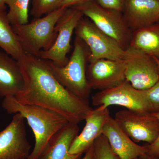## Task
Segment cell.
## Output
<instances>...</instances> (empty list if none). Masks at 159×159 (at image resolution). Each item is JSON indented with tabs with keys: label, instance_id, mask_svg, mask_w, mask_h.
I'll list each match as a JSON object with an SVG mask.
<instances>
[{
	"label": "cell",
	"instance_id": "1",
	"mask_svg": "<svg viewBox=\"0 0 159 159\" xmlns=\"http://www.w3.org/2000/svg\"><path fill=\"white\" fill-rule=\"evenodd\" d=\"M17 61L24 80L22 90L15 96L19 102L54 111L69 122L78 124L84 120L92 110L88 100L77 97L61 84L47 60L25 54Z\"/></svg>",
	"mask_w": 159,
	"mask_h": 159
},
{
	"label": "cell",
	"instance_id": "2",
	"mask_svg": "<svg viewBox=\"0 0 159 159\" xmlns=\"http://www.w3.org/2000/svg\"><path fill=\"white\" fill-rule=\"evenodd\" d=\"M2 106L9 114H20L33 131L35 144L27 159L36 158L51 138L69 122L54 111L38 106L22 104L14 96L4 97Z\"/></svg>",
	"mask_w": 159,
	"mask_h": 159
},
{
	"label": "cell",
	"instance_id": "3",
	"mask_svg": "<svg viewBox=\"0 0 159 159\" xmlns=\"http://www.w3.org/2000/svg\"><path fill=\"white\" fill-rule=\"evenodd\" d=\"M90 53L88 47L76 36L70 58L64 66H58L47 60L52 74L60 83L77 97L86 100L92 89L86 75Z\"/></svg>",
	"mask_w": 159,
	"mask_h": 159
},
{
	"label": "cell",
	"instance_id": "4",
	"mask_svg": "<svg viewBox=\"0 0 159 159\" xmlns=\"http://www.w3.org/2000/svg\"><path fill=\"white\" fill-rule=\"evenodd\" d=\"M66 8H60L30 23L12 25L26 54L39 57L41 51L48 50L56 40L55 27Z\"/></svg>",
	"mask_w": 159,
	"mask_h": 159
},
{
	"label": "cell",
	"instance_id": "5",
	"mask_svg": "<svg viewBox=\"0 0 159 159\" xmlns=\"http://www.w3.org/2000/svg\"><path fill=\"white\" fill-rule=\"evenodd\" d=\"M72 7L81 11L84 16L115 40L124 50L129 47L133 32L127 25L122 12L103 8L95 0Z\"/></svg>",
	"mask_w": 159,
	"mask_h": 159
},
{
	"label": "cell",
	"instance_id": "6",
	"mask_svg": "<svg viewBox=\"0 0 159 159\" xmlns=\"http://www.w3.org/2000/svg\"><path fill=\"white\" fill-rule=\"evenodd\" d=\"M74 31L89 49V62L98 59H122L125 50L88 18L84 16L80 20Z\"/></svg>",
	"mask_w": 159,
	"mask_h": 159
},
{
	"label": "cell",
	"instance_id": "7",
	"mask_svg": "<svg viewBox=\"0 0 159 159\" xmlns=\"http://www.w3.org/2000/svg\"><path fill=\"white\" fill-rule=\"evenodd\" d=\"M122 60L125 65V80L135 89H147L159 80L157 64L153 57L129 46L125 50Z\"/></svg>",
	"mask_w": 159,
	"mask_h": 159
},
{
	"label": "cell",
	"instance_id": "8",
	"mask_svg": "<svg viewBox=\"0 0 159 159\" xmlns=\"http://www.w3.org/2000/svg\"><path fill=\"white\" fill-rule=\"evenodd\" d=\"M92 103L95 106L103 108L117 105L133 111L151 113L144 91L135 89L126 80L116 86L100 91L95 94L92 97Z\"/></svg>",
	"mask_w": 159,
	"mask_h": 159
},
{
	"label": "cell",
	"instance_id": "9",
	"mask_svg": "<svg viewBox=\"0 0 159 159\" xmlns=\"http://www.w3.org/2000/svg\"><path fill=\"white\" fill-rule=\"evenodd\" d=\"M83 16V14L78 9L66 8L55 26L57 35L55 42L48 50L41 51L39 57L50 61L58 66H64L68 62L67 55L71 49L72 35Z\"/></svg>",
	"mask_w": 159,
	"mask_h": 159
},
{
	"label": "cell",
	"instance_id": "10",
	"mask_svg": "<svg viewBox=\"0 0 159 159\" xmlns=\"http://www.w3.org/2000/svg\"><path fill=\"white\" fill-rule=\"evenodd\" d=\"M115 121L134 142L153 143L159 135V120L151 113L124 110L115 114Z\"/></svg>",
	"mask_w": 159,
	"mask_h": 159
},
{
	"label": "cell",
	"instance_id": "11",
	"mask_svg": "<svg viewBox=\"0 0 159 159\" xmlns=\"http://www.w3.org/2000/svg\"><path fill=\"white\" fill-rule=\"evenodd\" d=\"M25 119L16 113L9 125L0 132V159H27L31 145L26 135Z\"/></svg>",
	"mask_w": 159,
	"mask_h": 159
},
{
	"label": "cell",
	"instance_id": "12",
	"mask_svg": "<svg viewBox=\"0 0 159 159\" xmlns=\"http://www.w3.org/2000/svg\"><path fill=\"white\" fill-rule=\"evenodd\" d=\"M89 63L87 78L92 89L103 90L116 86L125 80L123 60L98 59Z\"/></svg>",
	"mask_w": 159,
	"mask_h": 159
},
{
	"label": "cell",
	"instance_id": "13",
	"mask_svg": "<svg viewBox=\"0 0 159 159\" xmlns=\"http://www.w3.org/2000/svg\"><path fill=\"white\" fill-rule=\"evenodd\" d=\"M111 117L108 108L98 107L92 109L85 119L83 129L74 139L69 152L72 155H82L93 146L97 138L102 134L106 122Z\"/></svg>",
	"mask_w": 159,
	"mask_h": 159
},
{
	"label": "cell",
	"instance_id": "14",
	"mask_svg": "<svg viewBox=\"0 0 159 159\" xmlns=\"http://www.w3.org/2000/svg\"><path fill=\"white\" fill-rule=\"evenodd\" d=\"M122 13L133 32L159 23V0H126Z\"/></svg>",
	"mask_w": 159,
	"mask_h": 159
},
{
	"label": "cell",
	"instance_id": "15",
	"mask_svg": "<svg viewBox=\"0 0 159 159\" xmlns=\"http://www.w3.org/2000/svg\"><path fill=\"white\" fill-rule=\"evenodd\" d=\"M102 134L119 159H134L148 152L146 145H138L133 141L111 116L104 125Z\"/></svg>",
	"mask_w": 159,
	"mask_h": 159
},
{
	"label": "cell",
	"instance_id": "16",
	"mask_svg": "<svg viewBox=\"0 0 159 159\" xmlns=\"http://www.w3.org/2000/svg\"><path fill=\"white\" fill-rule=\"evenodd\" d=\"M77 123L68 122L53 136L35 159H80L82 155L69 152L72 142L79 134Z\"/></svg>",
	"mask_w": 159,
	"mask_h": 159
},
{
	"label": "cell",
	"instance_id": "17",
	"mask_svg": "<svg viewBox=\"0 0 159 159\" xmlns=\"http://www.w3.org/2000/svg\"><path fill=\"white\" fill-rule=\"evenodd\" d=\"M24 85V77L17 61L0 51V97H15L22 90Z\"/></svg>",
	"mask_w": 159,
	"mask_h": 159
},
{
	"label": "cell",
	"instance_id": "18",
	"mask_svg": "<svg viewBox=\"0 0 159 159\" xmlns=\"http://www.w3.org/2000/svg\"><path fill=\"white\" fill-rule=\"evenodd\" d=\"M129 46L159 60V23L133 31Z\"/></svg>",
	"mask_w": 159,
	"mask_h": 159
},
{
	"label": "cell",
	"instance_id": "19",
	"mask_svg": "<svg viewBox=\"0 0 159 159\" xmlns=\"http://www.w3.org/2000/svg\"><path fill=\"white\" fill-rule=\"evenodd\" d=\"M0 48L17 61L26 54L6 12H0Z\"/></svg>",
	"mask_w": 159,
	"mask_h": 159
},
{
	"label": "cell",
	"instance_id": "20",
	"mask_svg": "<svg viewBox=\"0 0 159 159\" xmlns=\"http://www.w3.org/2000/svg\"><path fill=\"white\" fill-rule=\"evenodd\" d=\"M31 0H4L9 8L6 13L12 25H22L29 23V9Z\"/></svg>",
	"mask_w": 159,
	"mask_h": 159
},
{
	"label": "cell",
	"instance_id": "21",
	"mask_svg": "<svg viewBox=\"0 0 159 159\" xmlns=\"http://www.w3.org/2000/svg\"><path fill=\"white\" fill-rule=\"evenodd\" d=\"M62 0H31L30 14L34 18L42 17L59 8Z\"/></svg>",
	"mask_w": 159,
	"mask_h": 159
},
{
	"label": "cell",
	"instance_id": "22",
	"mask_svg": "<svg viewBox=\"0 0 159 159\" xmlns=\"http://www.w3.org/2000/svg\"><path fill=\"white\" fill-rule=\"evenodd\" d=\"M93 147L94 159H119L103 134L96 139Z\"/></svg>",
	"mask_w": 159,
	"mask_h": 159
},
{
	"label": "cell",
	"instance_id": "23",
	"mask_svg": "<svg viewBox=\"0 0 159 159\" xmlns=\"http://www.w3.org/2000/svg\"><path fill=\"white\" fill-rule=\"evenodd\" d=\"M143 91L150 105L151 113L159 111V80L150 88Z\"/></svg>",
	"mask_w": 159,
	"mask_h": 159
},
{
	"label": "cell",
	"instance_id": "24",
	"mask_svg": "<svg viewBox=\"0 0 159 159\" xmlns=\"http://www.w3.org/2000/svg\"><path fill=\"white\" fill-rule=\"evenodd\" d=\"M126 0H95L100 6L107 9L122 12Z\"/></svg>",
	"mask_w": 159,
	"mask_h": 159
},
{
	"label": "cell",
	"instance_id": "25",
	"mask_svg": "<svg viewBox=\"0 0 159 159\" xmlns=\"http://www.w3.org/2000/svg\"><path fill=\"white\" fill-rule=\"evenodd\" d=\"M153 116L157 118L159 120V111L157 112L151 113ZM148 152L147 153L151 155L154 156H159V135L157 140L151 144H148L146 145Z\"/></svg>",
	"mask_w": 159,
	"mask_h": 159
},
{
	"label": "cell",
	"instance_id": "26",
	"mask_svg": "<svg viewBox=\"0 0 159 159\" xmlns=\"http://www.w3.org/2000/svg\"><path fill=\"white\" fill-rule=\"evenodd\" d=\"M90 1L92 0H62L60 5L59 8H70Z\"/></svg>",
	"mask_w": 159,
	"mask_h": 159
},
{
	"label": "cell",
	"instance_id": "27",
	"mask_svg": "<svg viewBox=\"0 0 159 159\" xmlns=\"http://www.w3.org/2000/svg\"><path fill=\"white\" fill-rule=\"evenodd\" d=\"M80 159H94L93 145L85 152V155Z\"/></svg>",
	"mask_w": 159,
	"mask_h": 159
},
{
	"label": "cell",
	"instance_id": "28",
	"mask_svg": "<svg viewBox=\"0 0 159 159\" xmlns=\"http://www.w3.org/2000/svg\"><path fill=\"white\" fill-rule=\"evenodd\" d=\"M134 159H159V157L154 156L146 153Z\"/></svg>",
	"mask_w": 159,
	"mask_h": 159
},
{
	"label": "cell",
	"instance_id": "29",
	"mask_svg": "<svg viewBox=\"0 0 159 159\" xmlns=\"http://www.w3.org/2000/svg\"><path fill=\"white\" fill-rule=\"evenodd\" d=\"M6 8L4 0H0V12H5Z\"/></svg>",
	"mask_w": 159,
	"mask_h": 159
},
{
	"label": "cell",
	"instance_id": "30",
	"mask_svg": "<svg viewBox=\"0 0 159 159\" xmlns=\"http://www.w3.org/2000/svg\"><path fill=\"white\" fill-rule=\"evenodd\" d=\"M154 58L155 60L156 61L157 63V67H158V72L159 74V60L157 59L155 57H153Z\"/></svg>",
	"mask_w": 159,
	"mask_h": 159
},
{
	"label": "cell",
	"instance_id": "31",
	"mask_svg": "<svg viewBox=\"0 0 159 159\" xmlns=\"http://www.w3.org/2000/svg\"></svg>",
	"mask_w": 159,
	"mask_h": 159
}]
</instances>
